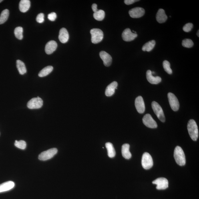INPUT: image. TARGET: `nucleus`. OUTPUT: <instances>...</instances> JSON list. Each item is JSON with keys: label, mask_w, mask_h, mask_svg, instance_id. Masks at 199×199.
I'll return each instance as SVG.
<instances>
[{"label": "nucleus", "mask_w": 199, "mask_h": 199, "mask_svg": "<svg viewBox=\"0 0 199 199\" xmlns=\"http://www.w3.org/2000/svg\"><path fill=\"white\" fill-rule=\"evenodd\" d=\"M168 98L171 108L174 111H178L180 104L176 95L172 93H169L168 94Z\"/></svg>", "instance_id": "1a4fd4ad"}, {"label": "nucleus", "mask_w": 199, "mask_h": 199, "mask_svg": "<svg viewBox=\"0 0 199 199\" xmlns=\"http://www.w3.org/2000/svg\"><path fill=\"white\" fill-rule=\"evenodd\" d=\"M138 1V0H125L124 3L125 4L129 5Z\"/></svg>", "instance_id": "c9c22d12"}, {"label": "nucleus", "mask_w": 199, "mask_h": 199, "mask_svg": "<svg viewBox=\"0 0 199 199\" xmlns=\"http://www.w3.org/2000/svg\"><path fill=\"white\" fill-rule=\"evenodd\" d=\"M193 26V25L192 23H188L185 25L183 27V30L186 32H188L191 31Z\"/></svg>", "instance_id": "473e14b6"}, {"label": "nucleus", "mask_w": 199, "mask_h": 199, "mask_svg": "<svg viewBox=\"0 0 199 199\" xmlns=\"http://www.w3.org/2000/svg\"><path fill=\"white\" fill-rule=\"evenodd\" d=\"M15 146L17 147V148L21 149H25L26 147V143L25 141L21 140L17 141L16 140L15 143Z\"/></svg>", "instance_id": "7c9ffc66"}, {"label": "nucleus", "mask_w": 199, "mask_h": 199, "mask_svg": "<svg viewBox=\"0 0 199 199\" xmlns=\"http://www.w3.org/2000/svg\"><path fill=\"white\" fill-rule=\"evenodd\" d=\"M135 106L138 112L140 114H142L145 112V107L144 99L142 97L139 96L135 100Z\"/></svg>", "instance_id": "ddd939ff"}, {"label": "nucleus", "mask_w": 199, "mask_h": 199, "mask_svg": "<svg viewBox=\"0 0 199 199\" xmlns=\"http://www.w3.org/2000/svg\"><path fill=\"white\" fill-rule=\"evenodd\" d=\"M156 19L157 21L160 23H164L166 21L168 16L164 9H160L159 10L156 14Z\"/></svg>", "instance_id": "aec40b11"}, {"label": "nucleus", "mask_w": 199, "mask_h": 199, "mask_svg": "<svg viewBox=\"0 0 199 199\" xmlns=\"http://www.w3.org/2000/svg\"><path fill=\"white\" fill-rule=\"evenodd\" d=\"M145 13V11L143 8L140 7H135L129 12V15L133 18H138L143 16Z\"/></svg>", "instance_id": "9b49d317"}, {"label": "nucleus", "mask_w": 199, "mask_h": 199, "mask_svg": "<svg viewBox=\"0 0 199 199\" xmlns=\"http://www.w3.org/2000/svg\"><path fill=\"white\" fill-rule=\"evenodd\" d=\"M153 184L157 185L156 189L158 190H164L169 187L168 181L166 178H159L153 181Z\"/></svg>", "instance_id": "9d476101"}, {"label": "nucleus", "mask_w": 199, "mask_h": 199, "mask_svg": "<svg viewBox=\"0 0 199 199\" xmlns=\"http://www.w3.org/2000/svg\"><path fill=\"white\" fill-rule=\"evenodd\" d=\"M58 38L59 41L62 43H66L68 41L69 33L65 28H62L60 30Z\"/></svg>", "instance_id": "a211bd4d"}, {"label": "nucleus", "mask_w": 199, "mask_h": 199, "mask_svg": "<svg viewBox=\"0 0 199 199\" xmlns=\"http://www.w3.org/2000/svg\"><path fill=\"white\" fill-rule=\"evenodd\" d=\"M105 12L102 10H99L93 14L94 18L98 21H102L104 18Z\"/></svg>", "instance_id": "cd10ccee"}, {"label": "nucleus", "mask_w": 199, "mask_h": 199, "mask_svg": "<svg viewBox=\"0 0 199 199\" xmlns=\"http://www.w3.org/2000/svg\"><path fill=\"white\" fill-rule=\"evenodd\" d=\"M15 183L12 181H8L0 184V193L9 191L15 187Z\"/></svg>", "instance_id": "6ab92c4d"}, {"label": "nucleus", "mask_w": 199, "mask_h": 199, "mask_svg": "<svg viewBox=\"0 0 199 199\" xmlns=\"http://www.w3.org/2000/svg\"><path fill=\"white\" fill-rule=\"evenodd\" d=\"M43 105V100L38 96L30 100L27 103L28 108L31 109H39L41 108Z\"/></svg>", "instance_id": "0eeeda50"}, {"label": "nucleus", "mask_w": 199, "mask_h": 199, "mask_svg": "<svg viewBox=\"0 0 199 199\" xmlns=\"http://www.w3.org/2000/svg\"><path fill=\"white\" fill-rule=\"evenodd\" d=\"M105 146L108 152V156L110 158H114L116 154V153L112 144L110 142L106 143L105 144Z\"/></svg>", "instance_id": "5701e85b"}, {"label": "nucleus", "mask_w": 199, "mask_h": 199, "mask_svg": "<svg viewBox=\"0 0 199 199\" xmlns=\"http://www.w3.org/2000/svg\"><path fill=\"white\" fill-rule=\"evenodd\" d=\"M163 67L164 71L169 74H172V71L170 68V62L169 61L165 60L163 62Z\"/></svg>", "instance_id": "c756f323"}, {"label": "nucleus", "mask_w": 199, "mask_h": 199, "mask_svg": "<svg viewBox=\"0 0 199 199\" xmlns=\"http://www.w3.org/2000/svg\"><path fill=\"white\" fill-rule=\"evenodd\" d=\"M136 33H134L131 31L129 29L127 28L123 31L122 33V38L124 41H133L137 37Z\"/></svg>", "instance_id": "f8f14e48"}, {"label": "nucleus", "mask_w": 199, "mask_h": 199, "mask_svg": "<svg viewBox=\"0 0 199 199\" xmlns=\"http://www.w3.org/2000/svg\"><path fill=\"white\" fill-rule=\"evenodd\" d=\"M91 36V41L93 44L100 42L103 38V33L101 30L98 29H93L90 31Z\"/></svg>", "instance_id": "7ed1b4c3"}, {"label": "nucleus", "mask_w": 199, "mask_h": 199, "mask_svg": "<svg viewBox=\"0 0 199 199\" xmlns=\"http://www.w3.org/2000/svg\"><path fill=\"white\" fill-rule=\"evenodd\" d=\"M142 121L145 126L148 128H155L158 127L156 122L150 114H147L145 115L143 117Z\"/></svg>", "instance_id": "6e6552de"}, {"label": "nucleus", "mask_w": 199, "mask_h": 199, "mask_svg": "<svg viewBox=\"0 0 199 199\" xmlns=\"http://www.w3.org/2000/svg\"><path fill=\"white\" fill-rule=\"evenodd\" d=\"M156 42L154 40H152L147 42L143 46L142 50L144 51L150 52L154 49Z\"/></svg>", "instance_id": "b1692460"}, {"label": "nucleus", "mask_w": 199, "mask_h": 199, "mask_svg": "<svg viewBox=\"0 0 199 199\" xmlns=\"http://www.w3.org/2000/svg\"><path fill=\"white\" fill-rule=\"evenodd\" d=\"M152 72L148 70L146 72V78L149 82L152 84H158L162 81V79L159 76H153Z\"/></svg>", "instance_id": "2eb2a0df"}, {"label": "nucleus", "mask_w": 199, "mask_h": 199, "mask_svg": "<svg viewBox=\"0 0 199 199\" xmlns=\"http://www.w3.org/2000/svg\"><path fill=\"white\" fill-rule=\"evenodd\" d=\"M100 56L102 59L105 66L109 67L111 65L112 58L108 53L104 51H101L100 53Z\"/></svg>", "instance_id": "4468645a"}, {"label": "nucleus", "mask_w": 199, "mask_h": 199, "mask_svg": "<svg viewBox=\"0 0 199 199\" xmlns=\"http://www.w3.org/2000/svg\"><path fill=\"white\" fill-rule=\"evenodd\" d=\"M91 7H92L93 11L94 12V13L98 11L99 10L97 8V5L96 4H93Z\"/></svg>", "instance_id": "e433bc0d"}, {"label": "nucleus", "mask_w": 199, "mask_h": 199, "mask_svg": "<svg viewBox=\"0 0 199 199\" xmlns=\"http://www.w3.org/2000/svg\"><path fill=\"white\" fill-rule=\"evenodd\" d=\"M53 67L51 66H49L44 67L40 71L39 76L40 77H43L49 75L53 71Z\"/></svg>", "instance_id": "a878e982"}, {"label": "nucleus", "mask_w": 199, "mask_h": 199, "mask_svg": "<svg viewBox=\"0 0 199 199\" xmlns=\"http://www.w3.org/2000/svg\"><path fill=\"white\" fill-rule=\"evenodd\" d=\"M17 67L20 74L21 75L25 74L27 72L25 65L23 62L17 60L16 61Z\"/></svg>", "instance_id": "393cba45"}, {"label": "nucleus", "mask_w": 199, "mask_h": 199, "mask_svg": "<svg viewBox=\"0 0 199 199\" xmlns=\"http://www.w3.org/2000/svg\"><path fill=\"white\" fill-rule=\"evenodd\" d=\"M199 30L197 32V35L199 37Z\"/></svg>", "instance_id": "4c0bfd02"}, {"label": "nucleus", "mask_w": 199, "mask_h": 199, "mask_svg": "<svg viewBox=\"0 0 199 199\" xmlns=\"http://www.w3.org/2000/svg\"><path fill=\"white\" fill-rule=\"evenodd\" d=\"M174 156L175 161L178 165L183 166L186 164V157L183 150L180 146H177L175 148Z\"/></svg>", "instance_id": "f03ea898"}, {"label": "nucleus", "mask_w": 199, "mask_h": 199, "mask_svg": "<svg viewBox=\"0 0 199 199\" xmlns=\"http://www.w3.org/2000/svg\"><path fill=\"white\" fill-rule=\"evenodd\" d=\"M30 4L29 0H21L19 5L20 11L23 13L26 12L29 10Z\"/></svg>", "instance_id": "412c9836"}, {"label": "nucleus", "mask_w": 199, "mask_h": 199, "mask_svg": "<svg viewBox=\"0 0 199 199\" xmlns=\"http://www.w3.org/2000/svg\"><path fill=\"white\" fill-rule=\"evenodd\" d=\"M118 83L116 81H113L107 87L105 91V95L107 96H112L115 92V89H117Z\"/></svg>", "instance_id": "f3484780"}, {"label": "nucleus", "mask_w": 199, "mask_h": 199, "mask_svg": "<svg viewBox=\"0 0 199 199\" xmlns=\"http://www.w3.org/2000/svg\"><path fill=\"white\" fill-rule=\"evenodd\" d=\"M143 168L146 170L150 169L153 166V160L152 156L148 153H144L142 159Z\"/></svg>", "instance_id": "423d86ee"}, {"label": "nucleus", "mask_w": 199, "mask_h": 199, "mask_svg": "<svg viewBox=\"0 0 199 199\" xmlns=\"http://www.w3.org/2000/svg\"><path fill=\"white\" fill-rule=\"evenodd\" d=\"M9 15V11L5 9L2 12L0 16V25L2 24L7 21Z\"/></svg>", "instance_id": "bb28decb"}, {"label": "nucleus", "mask_w": 199, "mask_h": 199, "mask_svg": "<svg viewBox=\"0 0 199 199\" xmlns=\"http://www.w3.org/2000/svg\"><path fill=\"white\" fill-rule=\"evenodd\" d=\"M3 1V0H0V3L2 2Z\"/></svg>", "instance_id": "58836bf2"}, {"label": "nucleus", "mask_w": 199, "mask_h": 199, "mask_svg": "<svg viewBox=\"0 0 199 199\" xmlns=\"http://www.w3.org/2000/svg\"><path fill=\"white\" fill-rule=\"evenodd\" d=\"M44 16L43 13L39 14L36 17V21L37 22L40 23H43L44 21Z\"/></svg>", "instance_id": "72a5a7b5"}, {"label": "nucleus", "mask_w": 199, "mask_h": 199, "mask_svg": "<svg viewBox=\"0 0 199 199\" xmlns=\"http://www.w3.org/2000/svg\"><path fill=\"white\" fill-rule=\"evenodd\" d=\"M130 145L128 144L123 145L122 147V154L123 157L125 159H129L131 158L132 155L129 151Z\"/></svg>", "instance_id": "4be33fe9"}, {"label": "nucleus", "mask_w": 199, "mask_h": 199, "mask_svg": "<svg viewBox=\"0 0 199 199\" xmlns=\"http://www.w3.org/2000/svg\"><path fill=\"white\" fill-rule=\"evenodd\" d=\"M188 132L192 140L196 141L198 137V130L197 125L194 119H191L187 125Z\"/></svg>", "instance_id": "f257e3e1"}, {"label": "nucleus", "mask_w": 199, "mask_h": 199, "mask_svg": "<svg viewBox=\"0 0 199 199\" xmlns=\"http://www.w3.org/2000/svg\"><path fill=\"white\" fill-rule=\"evenodd\" d=\"M57 47V44L56 42L53 40L49 41L45 45V53L47 54H51L56 50Z\"/></svg>", "instance_id": "dca6fc26"}, {"label": "nucleus", "mask_w": 199, "mask_h": 199, "mask_svg": "<svg viewBox=\"0 0 199 199\" xmlns=\"http://www.w3.org/2000/svg\"><path fill=\"white\" fill-rule=\"evenodd\" d=\"M23 29L21 27H18L16 28L14 33L15 37L18 39L21 40L23 38Z\"/></svg>", "instance_id": "c85d7f7f"}, {"label": "nucleus", "mask_w": 199, "mask_h": 199, "mask_svg": "<svg viewBox=\"0 0 199 199\" xmlns=\"http://www.w3.org/2000/svg\"><path fill=\"white\" fill-rule=\"evenodd\" d=\"M182 44L183 46L188 48L192 47L194 45V43L192 40L189 39H186L182 41Z\"/></svg>", "instance_id": "2f4dec72"}, {"label": "nucleus", "mask_w": 199, "mask_h": 199, "mask_svg": "<svg viewBox=\"0 0 199 199\" xmlns=\"http://www.w3.org/2000/svg\"><path fill=\"white\" fill-rule=\"evenodd\" d=\"M152 107L153 110L159 120L162 122H164L165 117L164 111L160 105L156 101H154L152 103Z\"/></svg>", "instance_id": "20e7f679"}, {"label": "nucleus", "mask_w": 199, "mask_h": 199, "mask_svg": "<svg viewBox=\"0 0 199 199\" xmlns=\"http://www.w3.org/2000/svg\"><path fill=\"white\" fill-rule=\"evenodd\" d=\"M57 16L56 14L54 12L49 13L48 16V18L51 21H54L57 18Z\"/></svg>", "instance_id": "f704fd0d"}, {"label": "nucleus", "mask_w": 199, "mask_h": 199, "mask_svg": "<svg viewBox=\"0 0 199 199\" xmlns=\"http://www.w3.org/2000/svg\"><path fill=\"white\" fill-rule=\"evenodd\" d=\"M58 149L56 148H51L42 152L39 156V160L45 161L53 158L57 154Z\"/></svg>", "instance_id": "39448f33"}]
</instances>
